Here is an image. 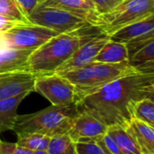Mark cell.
Here are the masks:
<instances>
[{
	"label": "cell",
	"instance_id": "obj_1",
	"mask_svg": "<svg viewBox=\"0 0 154 154\" xmlns=\"http://www.w3.org/2000/svg\"><path fill=\"white\" fill-rule=\"evenodd\" d=\"M154 74L133 72L106 85L76 103L78 112L90 114L107 126H125L134 105L153 98Z\"/></svg>",
	"mask_w": 154,
	"mask_h": 154
},
{
	"label": "cell",
	"instance_id": "obj_2",
	"mask_svg": "<svg viewBox=\"0 0 154 154\" xmlns=\"http://www.w3.org/2000/svg\"><path fill=\"white\" fill-rule=\"evenodd\" d=\"M76 103L65 106H51L43 110L17 116L12 131L15 134L35 133L53 137L68 134L78 115Z\"/></svg>",
	"mask_w": 154,
	"mask_h": 154
},
{
	"label": "cell",
	"instance_id": "obj_3",
	"mask_svg": "<svg viewBox=\"0 0 154 154\" xmlns=\"http://www.w3.org/2000/svg\"><path fill=\"white\" fill-rule=\"evenodd\" d=\"M133 72L135 70L128 62L111 64L92 61L81 68L58 74L74 86L78 102L116 79Z\"/></svg>",
	"mask_w": 154,
	"mask_h": 154
},
{
	"label": "cell",
	"instance_id": "obj_4",
	"mask_svg": "<svg viewBox=\"0 0 154 154\" xmlns=\"http://www.w3.org/2000/svg\"><path fill=\"white\" fill-rule=\"evenodd\" d=\"M81 45L79 34H58L34 50L28 59L30 71L36 76L56 73Z\"/></svg>",
	"mask_w": 154,
	"mask_h": 154
},
{
	"label": "cell",
	"instance_id": "obj_5",
	"mask_svg": "<svg viewBox=\"0 0 154 154\" xmlns=\"http://www.w3.org/2000/svg\"><path fill=\"white\" fill-rule=\"evenodd\" d=\"M154 14V0H121L109 12L98 14L96 26L106 35Z\"/></svg>",
	"mask_w": 154,
	"mask_h": 154
},
{
	"label": "cell",
	"instance_id": "obj_6",
	"mask_svg": "<svg viewBox=\"0 0 154 154\" xmlns=\"http://www.w3.org/2000/svg\"><path fill=\"white\" fill-rule=\"evenodd\" d=\"M58 34L60 33L31 22H19L8 30L0 32V45L34 51Z\"/></svg>",
	"mask_w": 154,
	"mask_h": 154
},
{
	"label": "cell",
	"instance_id": "obj_7",
	"mask_svg": "<svg viewBox=\"0 0 154 154\" xmlns=\"http://www.w3.org/2000/svg\"><path fill=\"white\" fill-rule=\"evenodd\" d=\"M29 22L41 25L58 33H71L91 25L85 18L63 9L38 5L27 16Z\"/></svg>",
	"mask_w": 154,
	"mask_h": 154
},
{
	"label": "cell",
	"instance_id": "obj_8",
	"mask_svg": "<svg viewBox=\"0 0 154 154\" xmlns=\"http://www.w3.org/2000/svg\"><path fill=\"white\" fill-rule=\"evenodd\" d=\"M34 91L46 97L52 106H65L77 102L74 86L58 73L36 76Z\"/></svg>",
	"mask_w": 154,
	"mask_h": 154
},
{
	"label": "cell",
	"instance_id": "obj_9",
	"mask_svg": "<svg viewBox=\"0 0 154 154\" xmlns=\"http://www.w3.org/2000/svg\"><path fill=\"white\" fill-rule=\"evenodd\" d=\"M108 126L93 116L79 112L75 116L68 135L76 143L97 142L107 132Z\"/></svg>",
	"mask_w": 154,
	"mask_h": 154
},
{
	"label": "cell",
	"instance_id": "obj_10",
	"mask_svg": "<svg viewBox=\"0 0 154 154\" xmlns=\"http://www.w3.org/2000/svg\"><path fill=\"white\" fill-rule=\"evenodd\" d=\"M36 75L29 71L0 73V100L34 91Z\"/></svg>",
	"mask_w": 154,
	"mask_h": 154
},
{
	"label": "cell",
	"instance_id": "obj_11",
	"mask_svg": "<svg viewBox=\"0 0 154 154\" xmlns=\"http://www.w3.org/2000/svg\"><path fill=\"white\" fill-rule=\"evenodd\" d=\"M108 40L109 36L103 32L87 42L82 43L72 57L65 62L56 73H62L76 69L92 62Z\"/></svg>",
	"mask_w": 154,
	"mask_h": 154
},
{
	"label": "cell",
	"instance_id": "obj_12",
	"mask_svg": "<svg viewBox=\"0 0 154 154\" xmlns=\"http://www.w3.org/2000/svg\"><path fill=\"white\" fill-rule=\"evenodd\" d=\"M33 51L0 45V73L30 71L28 59Z\"/></svg>",
	"mask_w": 154,
	"mask_h": 154
},
{
	"label": "cell",
	"instance_id": "obj_13",
	"mask_svg": "<svg viewBox=\"0 0 154 154\" xmlns=\"http://www.w3.org/2000/svg\"><path fill=\"white\" fill-rule=\"evenodd\" d=\"M40 5L63 9L85 18L95 25L98 14L90 0H43Z\"/></svg>",
	"mask_w": 154,
	"mask_h": 154
},
{
	"label": "cell",
	"instance_id": "obj_14",
	"mask_svg": "<svg viewBox=\"0 0 154 154\" xmlns=\"http://www.w3.org/2000/svg\"><path fill=\"white\" fill-rule=\"evenodd\" d=\"M124 128L132 136L142 153H154V127L132 118Z\"/></svg>",
	"mask_w": 154,
	"mask_h": 154
},
{
	"label": "cell",
	"instance_id": "obj_15",
	"mask_svg": "<svg viewBox=\"0 0 154 154\" xmlns=\"http://www.w3.org/2000/svg\"><path fill=\"white\" fill-rule=\"evenodd\" d=\"M149 34H154V14L120 28L110 34L109 39L125 44L133 39Z\"/></svg>",
	"mask_w": 154,
	"mask_h": 154
},
{
	"label": "cell",
	"instance_id": "obj_16",
	"mask_svg": "<svg viewBox=\"0 0 154 154\" xmlns=\"http://www.w3.org/2000/svg\"><path fill=\"white\" fill-rule=\"evenodd\" d=\"M30 93H23L16 97L0 100V134L13 130L17 117V108Z\"/></svg>",
	"mask_w": 154,
	"mask_h": 154
},
{
	"label": "cell",
	"instance_id": "obj_17",
	"mask_svg": "<svg viewBox=\"0 0 154 154\" xmlns=\"http://www.w3.org/2000/svg\"><path fill=\"white\" fill-rule=\"evenodd\" d=\"M93 61L117 64L128 62V53L125 43L116 42L110 39L102 47Z\"/></svg>",
	"mask_w": 154,
	"mask_h": 154
},
{
	"label": "cell",
	"instance_id": "obj_18",
	"mask_svg": "<svg viewBox=\"0 0 154 154\" xmlns=\"http://www.w3.org/2000/svg\"><path fill=\"white\" fill-rule=\"evenodd\" d=\"M107 134L112 136L123 154H142L141 150L123 126H108Z\"/></svg>",
	"mask_w": 154,
	"mask_h": 154
},
{
	"label": "cell",
	"instance_id": "obj_19",
	"mask_svg": "<svg viewBox=\"0 0 154 154\" xmlns=\"http://www.w3.org/2000/svg\"><path fill=\"white\" fill-rule=\"evenodd\" d=\"M17 134V145L32 152H46L50 137L35 133H21Z\"/></svg>",
	"mask_w": 154,
	"mask_h": 154
},
{
	"label": "cell",
	"instance_id": "obj_20",
	"mask_svg": "<svg viewBox=\"0 0 154 154\" xmlns=\"http://www.w3.org/2000/svg\"><path fill=\"white\" fill-rule=\"evenodd\" d=\"M46 152L49 154H78L76 143L68 134L51 137Z\"/></svg>",
	"mask_w": 154,
	"mask_h": 154
},
{
	"label": "cell",
	"instance_id": "obj_21",
	"mask_svg": "<svg viewBox=\"0 0 154 154\" xmlns=\"http://www.w3.org/2000/svg\"><path fill=\"white\" fill-rule=\"evenodd\" d=\"M132 118L140 120L154 127L153 98H143L138 101L133 108Z\"/></svg>",
	"mask_w": 154,
	"mask_h": 154
},
{
	"label": "cell",
	"instance_id": "obj_22",
	"mask_svg": "<svg viewBox=\"0 0 154 154\" xmlns=\"http://www.w3.org/2000/svg\"><path fill=\"white\" fill-rule=\"evenodd\" d=\"M0 15L17 22H29L15 0H0Z\"/></svg>",
	"mask_w": 154,
	"mask_h": 154
},
{
	"label": "cell",
	"instance_id": "obj_23",
	"mask_svg": "<svg viewBox=\"0 0 154 154\" xmlns=\"http://www.w3.org/2000/svg\"><path fill=\"white\" fill-rule=\"evenodd\" d=\"M149 62H154V41L149 42L128 60V64L132 68Z\"/></svg>",
	"mask_w": 154,
	"mask_h": 154
},
{
	"label": "cell",
	"instance_id": "obj_24",
	"mask_svg": "<svg viewBox=\"0 0 154 154\" xmlns=\"http://www.w3.org/2000/svg\"><path fill=\"white\" fill-rule=\"evenodd\" d=\"M154 41V34H149V35H143L137 37L135 39L131 40L127 43H125L127 53H128V60L131 58L134 53H136L138 51L143 49L145 45H147L149 42Z\"/></svg>",
	"mask_w": 154,
	"mask_h": 154
},
{
	"label": "cell",
	"instance_id": "obj_25",
	"mask_svg": "<svg viewBox=\"0 0 154 154\" xmlns=\"http://www.w3.org/2000/svg\"><path fill=\"white\" fill-rule=\"evenodd\" d=\"M97 143L106 154H123L115 140L110 134H107V132L103 136H101L97 141Z\"/></svg>",
	"mask_w": 154,
	"mask_h": 154
},
{
	"label": "cell",
	"instance_id": "obj_26",
	"mask_svg": "<svg viewBox=\"0 0 154 154\" xmlns=\"http://www.w3.org/2000/svg\"><path fill=\"white\" fill-rule=\"evenodd\" d=\"M78 154H106L97 142L76 143Z\"/></svg>",
	"mask_w": 154,
	"mask_h": 154
},
{
	"label": "cell",
	"instance_id": "obj_27",
	"mask_svg": "<svg viewBox=\"0 0 154 154\" xmlns=\"http://www.w3.org/2000/svg\"><path fill=\"white\" fill-rule=\"evenodd\" d=\"M0 154H35V152L23 148L16 143L0 140Z\"/></svg>",
	"mask_w": 154,
	"mask_h": 154
},
{
	"label": "cell",
	"instance_id": "obj_28",
	"mask_svg": "<svg viewBox=\"0 0 154 154\" xmlns=\"http://www.w3.org/2000/svg\"><path fill=\"white\" fill-rule=\"evenodd\" d=\"M98 14H103L112 10L121 0H90Z\"/></svg>",
	"mask_w": 154,
	"mask_h": 154
},
{
	"label": "cell",
	"instance_id": "obj_29",
	"mask_svg": "<svg viewBox=\"0 0 154 154\" xmlns=\"http://www.w3.org/2000/svg\"><path fill=\"white\" fill-rule=\"evenodd\" d=\"M24 14L28 16L31 12L39 5V0H15Z\"/></svg>",
	"mask_w": 154,
	"mask_h": 154
},
{
	"label": "cell",
	"instance_id": "obj_30",
	"mask_svg": "<svg viewBox=\"0 0 154 154\" xmlns=\"http://www.w3.org/2000/svg\"><path fill=\"white\" fill-rule=\"evenodd\" d=\"M16 23H19V22L12 20V19H8L6 17H4V16L0 15V32L8 30L13 25H14Z\"/></svg>",
	"mask_w": 154,
	"mask_h": 154
},
{
	"label": "cell",
	"instance_id": "obj_31",
	"mask_svg": "<svg viewBox=\"0 0 154 154\" xmlns=\"http://www.w3.org/2000/svg\"><path fill=\"white\" fill-rule=\"evenodd\" d=\"M35 154H49L47 152H35Z\"/></svg>",
	"mask_w": 154,
	"mask_h": 154
},
{
	"label": "cell",
	"instance_id": "obj_32",
	"mask_svg": "<svg viewBox=\"0 0 154 154\" xmlns=\"http://www.w3.org/2000/svg\"><path fill=\"white\" fill-rule=\"evenodd\" d=\"M142 154H154V153H142Z\"/></svg>",
	"mask_w": 154,
	"mask_h": 154
}]
</instances>
